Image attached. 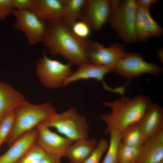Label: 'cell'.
Listing matches in <instances>:
<instances>
[{"mask_svg": "<svg viewBox=\"0 0 163 163\" xmlns=\"http://www.w3.org/2000/svg\"><path fill=\"white\" fill-rule=\"evenodd\" d=\"M14 120V110L0 121V147L5 141L13 127Z\"/></svg>", "mask_w": 163, "mask_h": 163, "instance_id": "25", "label": "cell"}, {"mask_svg": "<svg viewBox=\"0 0 163 163\" xmlns=\"http://www.w3.org/2000/svg\"><path fill=\"white\" fill-rule=\"evenodd\" d=\"M95 138L76 141L67 149L66 156L71 163H83L89 157L97 144Z\"/></svg>", "mask_w": 163, "mask_h": 163, "instance_id": "18", "label": "cell"}, {"mask_svg": "<svg viewBox=\"0 0 163 163\" xmlns=\"http://www.w3.org/2000/svg\"><path fill=\"white\" fill-rule=\"evenodd\" d=\"M145 31L148 39L151 37L158 38L163 34L162 28L152 18L150 11L148 12L145 19Z\"/></svg>", "mask_w": 163, "mask_h": 163, "instance_id": "26", "label": "cell"}, {"mask_svg": "<svg viewBox=\"0 0 163 163\" xmlns=\"http://www.w3.org/2000/svg\"><path fill=\"white\" fill-rule=\"evenodd\" d=\"M109 145V143L106 139H101L94 151L83 163H99L103 155L108 149Z\"/></svg>", "mask_w": 163, "mask_h": 163, "instance_id": "27", "label": "cell"}, {"mask_svg": "<svg viewBox=\"0 0 163 163\" xmlns=\"http://www.w3.org/2000/svg\"><path fill=\"white\" fill-rule=\"evenodd\" d=\"M144 134L148 137L163 129V109L153 102L138 122Z\"/></svg>", "mask_w": 163, "mask_h": 163, "instance_id": "15", "label": "cell"}, {"mask_svg": "<svg viewBox=\"0 0 163 163\" xmlns=\"http://www.w3.org/2000/svg\"><path fill=\"white\" fill-rule=\"evenodd\" d=\"M25 100L21 93L8 84L0 81V121Z\"/></svg>", "mask_w": 163, "mask_h": 163, "instance_id": "17", "label": "cell"}, {"mask_svg": "<svg viewBox=\"0 0 163 163\" xmlns=\"http://www.w3.org/2000/svg\"><path fill=\"white\" fill-rule=\"evenodd\" d=\"M150 11L138 6L135 20V27L138 40L145 41L148 40L145 31V22L147 14Z\"/></svg>", "mask_w": 163, "mask_h": 163, "instance_id": "23", "label": "cell"}, {"mask_svg": "<svg viewBox=\"0 0 163 163\" xmlns=\"http://www.w3.org/2000/svg\"><path fill=\"white\" fill-rule=\"evenodd\" d=\"M111 15L110 0H85L79 20L98 31L109 22Z\"/></svg>", "mask_w": 163, "mask_h": 163, "instance_id": "10", "label": "cell"}, {"mask_svg": "<svg viewBox=\"0 0 163 163\" xmlns=\"http://www.w3.org/2000/svg\"><path fill=\"white\" fill-rule=\"evenodd\" d=\"M120 2L121 1L119 0H110L111 14L117 9L119 5Z\"/></svg>", "mask_w": 163, "mask_h": 163, "instance_id": "33", "label": "cell"}, {"mask_svg": "<svg viewBox=\"0 0 163 163\" xmlns=\"http://www.w3.org/2000/svg\"><path fill=\"white\" fill-rule=\"evenodd\" d=\"M78 66V69L73 72L64 82L63 87L79 80L90 79H95L99 82L102 81L104 85L106 84L104 80L105 75L112 71L107 66L90 62L84 63Z\"/></svg>", "mask_w": 163, "mask_h": 163, "instance_id": "16", "label": "cell"}, {"mask_svg": "<svg viewBox=\"0 0 163 163\" xmlns=\"http://www.w3.org/2000/svg\"><path fill=\"white\" fill-rule=\"evenodd\" d=\"M141 148L126 145L121 141L118 149L119 163H132L136 161L140 153Z\"/></svg>", "mask_w": 163, "mask_h": 163, "instance_id": "21", "label": "cell"}, {"mask_svg": "<svg viewBox=\"0 0 163 163\" xmlns=\"http://www.w3.org/2000/svg\"><path fill=\"white\" fill-rule=\"evenodd\" d=\"M41 123L49 128L56 129L65 137L74 141L88 139L89 127L86 118L79 114L75 107L50 116Z\"/></svg>", "mask_w": 163, "mask_h": 163, "instance_id": "4", "label": "cell"}, {"mask_svg": "<svg viewBox=\"0 0 163 163\" xmlns=\"http://www.w3.org/2000/svg\"><path fill=\"white\" fill-rule=\"evenodd\" d=\"M136 1L138 6L149 11L152 5L158 4L159 2L158 0H136Z\"/></svg>", "mask_w": 163, "mask_h": 163, "instance_id": "32", "label": "cell"}, {"mask_svg": "<svg viewBox=\"0 0 163 163\" xmlns=\"http://www.w3.org/2000/svg\"><path fill=\"white\" fill-rule=\"evenodd\" d=\"M73 73L71 64L49 58L45 51L43 57L37 61L36 75L45 87L56 88L63 86L64 82Z\"/></svg>", "mask_w": 163, "mask_h": 163, "instance_id": "6", "label": "cell"}, {"mask_svg": "<svg viewBox=\"0 0 163 163\" xmlns=\"http://www.w3.org/2000/svg\"><path fill=\"white\" fill-rule=\"evenodd\" d=\"M61 156L46 153L38 163H61Z\"/></svg>", "mask_w": 163, "mask_h": 163, "instance_id": "31", "label": "cell"}, {"mask_svg": "<svg viewBox=\"0 0 163 163\" xmlns=\"http://www.w3.org/2000/svg\"><path fill=\"white\" fill-rule=\"evenodd\" d=\"M132 163H137L136 162H136H132Z\"/></svg>", "mask_w": 163, "mask_h": 163, "instance_id": "36", "label": "cell"}, {"mask_svg": "<svg viewBox=\"0 0 163 163\" xmlns=\"http://www.w3.org/2000/svg\"><path fill=\"white\" fill-rule=\"evenodd\" d=\"M12 15L15 19L13 28L23 32L30 45L43 42L47 24L40 20L31 11H18L14 9Z\"/></svg>", "mask_w": 163, "mask_h": 163, "instance_id": "8", "label": "cell"}, {"mask_svg": "<svg viewBox=\"0 0 163 163\" xmlns=\"http://www.w3.org/2000/svg\"><path fill=\"white\" fill-rule=\"evenodd\" d=\"M163 160V129L148 137L141 148L137 163H157Z\"/></svg>", "mask_w": 163, "mask_h": 163, "instance_id": "13", "label": "cell"}, {"mask_svg": "<svg viewBox=\"0 0 163 163\" xmlns=\"http://www.w3.org/2000/svg\"><path fill=\"white\" fill-rule=\"evenodd\" d=\"M85 0H64L61 21L70 29L79 20Z\"/></svg>", "mask_w": 163, "mask_h": 163, "instance_id": "20", "label": "cell"}, {"mask_svg": "<svg viewBox=\"0 0 163 163\" xmlns=\"http://www.w3.org/2000/svg\"><path fill=\"white\" fill-rule=\"evenodd\" d=\"M90 29L86 23L80 20L75 23L70 29L77 37L83 40L88 39L90 34Z\"/></svg>", "mask_w": 163, "mask_h": 163, "instance_id": "28", "label": "cell"}, {"mask_svg": "<svg viewBox=\"0 0 163 163\" xmlns=\"http://www.w3.org/2000/svg\"><path fill=\"white\" fill-rule=\"evenodd\" d=\"M137 7L136 0L121 1L118 8L111 14L109 21L120 38L128 43L138 40L135 27Z\"/></svg>", "mask_w": 163, "mask_h": 163, "instance_id": "5", "label": "cell"}, {"mask_svg": "<svg viewBox=\"0 0 163 163\" xmlns=\"http://www.w3.org/2000/svg\"><path fill=\"white\" fill-rule=\"evenodd\" d=\"M63 5L64 0H34L31 11L48 24L61 21Z\"/></svg>", "mask_w": 163, "mask_h": 163, "instance_id": "14", "label": "cell"}, {"mask_svg": "<svg viewBox=\"0 0 163 163\" xmlns=\"http://www.w3.org/2000/svg\"><path fill=\"white\" fill-rule=\"evenodd\" d=\"M36 128L38 134L37 144L46 153L66 156L67 149L75 142L52 131L41 123Z\"/></svg>", "mask_w": 163, "mask_h": 163, "instance_id": "11", "label": "cell"}, {"mask_svg": "<svg viewBox=\"0 0 163 163\" xmlns=\"http://www.w3.org/2000/svg\"><path fill=\"white\" fill-rule=\"evenodd\" d=\"M13 0H0V20L4 21L12 15Z\"/></svg>", "mask_w": 163, "mask_h": 163, "instance_id": "29", "label": "cell"}, {"mask_svg": "<svg viewBox=\"0 0 163 163\" xmlns=\"http://www.w3.org/2000/svg\"><path fill=\"white\" fill-rule=\"evenodd\" d=\"M157 163H163V160H162L160 162H157Z\"/></svg>", "mask_w": 163, "mask_h": 163, "instance_id": "35", "label": "cell"}, {"mask_svg": "<svg viewBox=\"0 0 163 163\" xmlns=\"http://www.w3.org/2000/svg\"><path fill=\"white\" fill-rule=\"evenodd\" d=\"M77 37L61 21L47 24L43 42L53 55H59L72 64L79 66L89 63L86 54L89 41Z\"/></svg>", "mask_w": 163, "mask_h": 163, "instance_id": "1", "label": "cell"}, {"mask_svg": "<svg viewBox=\"0 0 163 163\" xmlns=\"http://www.w3.org/2000/svg\"><path fill=\"white\" fill-rule=\"evenodd\" d=\"M115 74L126 79L138 77L143 74H149L154 77L163 72V68L156 64L145 61L139 53H127L117 63L113 71Z\"/></svg>", "mask_w": 163, "mask_h": 163, "instance_id": "7", "label": "cell"}, {"mask_svg": "<svg viewBox=\"0 0 163 163\" xmlns=\"http://www.w3.org/2000/svg\"><path fill=\"white\" fill-rule=\"evenodd\" d=\"M110 139L108 151L102 163H119L118 149L120 141V132L116 130L110 131Z\"/></svg>", "mask_w": 163, "mask_h": 163, "instance_id": "22", "label": "cell"}, {"mask_svg": "<svg viewBox=\"0 0 163 163\" xmlns=\"http://www.w3.org/2000/svg\"><path fill=\"white\" fill-rule=\"evenodd\" d=\"M46 154L36 144L25 152L16 163H38Z\"/></svg>", "mask_w": 163, "mask_h": 163, "instance_id": "24", "label": "cell"}, {"mask_svg": "<svg viewBox=\"0 0 163 163\" xmlns=\"http://www.w3.org/2000/svg\"><path fill=\"white\" fill-rule=\"evenodd\" d=\"M153 103L150 97L142 95L131 98L122 97L103 104L111 110L110 113L101 115V119L107 125L104 133L113 130L122 131L128 126L137 122Z\"/></svg>", "mask_w": 163, "mask_h": 163, "instance_id": "2", "label": "cell"}, {"mask_svg": "<svg viewBox=\"0 0 163 163\" xmlns=\"http://www.w3.org/2000/svg\"><path fill=\"white\" fill-rule=\"evenodd\" d=\"M157 55L159 60L161 62H163V49L161 48L157 52Z\"/></svg>", "mask_w": 163, "mask_h": 163, "instance_id": "34", "label": "cell"}, {"mask_svg": "<svg viewBox=\"0 0 163 163\" xmlns=\"http://www.w3.org/2000/svg\"><path fill=\"white\" fill-rule=\"evenodd\" d=\"M127 53L124 46L118 43L106 47L98 42L90 40L86 49L90 63L107 66L112 71L118 62Z\"/></svg>", "mask_w": 163, "mask_h": 163, "instance_id": "9", "label": "cell"}, {"mask_svg": "<svg viewBox=\"0 0 163 163\" xmlns=\"http://www.w3.org/2000/svg\"><path fill=\"white\" fill-rule=\"evenodd\" d=\"M14 120L12 130L5 142L9 148L21 136L34 129L43 120L56 113L49 103L35 105L25 100L14 110Z\"/></svg>", "mask_w": 163, "mask_h": 163, "instance_id": "3", "label": "cell"}, {"mask_svg": "<svg viewBox=\"0 0 163 163\" xmlns=\"http://www.w3.org/2000/svg\"><path fill=\"white\" fill-rule=\"evenodd\" d=\"M38 135L35 128L22 135L0 156V163H16L25 152L37 144Z\"/></svg>", "mask_w": 163, "mask_h": 163, "instance_id": "12", "label": "cell"}, {"mask_svg": "<svg viewBox=\"0 0 163 163\" xmlns=\"http://www.w3.org/2000/svg\"><path fill=\"white\" fill-rule=\"evenodd\" d=\"M34 0H13L14 9L18 11H31Z\"/></svg>", "mask_w": 163, "mask_h": 163, "instance_id": "30", "label": "cell"}, {"mask_svg": "<svg viewBox=\"0 0 163 163\" xmlns=\"http://www.w3.org/2000/svg\"><path fill=\"white\" fill-rule=\"evenodd\" d=\"M120 141L132 147L141 148L147 138L138 122L125 128L120 132Z\"/></svg>", "mask_w": 163, "mask_h": 163, "instance_id": "19", "label": "cell"}]
</instances>
